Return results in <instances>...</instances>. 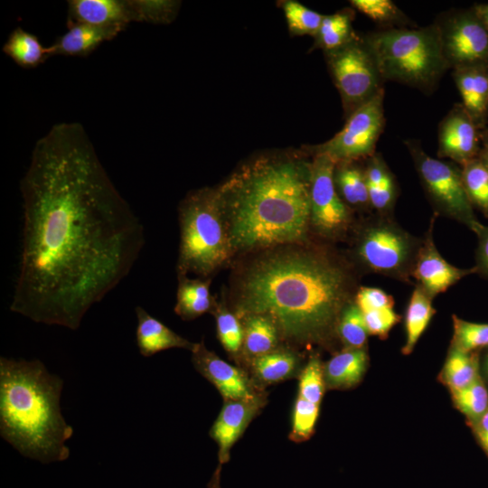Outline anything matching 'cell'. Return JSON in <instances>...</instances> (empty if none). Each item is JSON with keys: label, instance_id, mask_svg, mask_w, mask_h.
<instances>
[{"label": "cell", "instance_id": "2e32d148", "mask_svg": "<svg viewBox=\"0 0 488 488\" xmlns=\"http://www.w3.org/2000/svg\"><path fill=\"white\" fill-rule=\"evenodd\" d=\"M266 403V396L245 400H224V405L214 421L210 435L219 446V464L230 461L232 446Z\"/></svg>", "mask_w": 488, "mask_h": 488}, {"label": "cell", "instance_id": "e575fe53", "mask_svg": "<svg viewBox=\"0 0 488 488\" xmlns=\"http://www.w3.org/2000/svg\"><path fill=\"white\" fill-rule=\"evenodd\" d=\"M452 346L464 352L488 347V324L473 323L453 315Z\"/></svg>", "mask_w": 488, "mask_h": 488}, {"label": "cell", "instance_id": "836d02e7", "mask_svg": "<svg viewBox=\"0 0 488 488\" xmlns=\"http://www.w3.org/2000/svg\"><path fill=\"white\" fill-rule=\"evenodd\" d=\"M452 395L456 407L472 421L477 422L488 409V392L479 377Z\"/></svg>", "mask_w": 488, "mask_h": 488}, {"label": "cell", "instance_id": "74e56055", "mask_svg": "<svg viewBox=\"0 0 488 488\" xmlns=\"http://www.w3.org/2000/svg\"><path fill=\"white\" fill-rule=\"evenodd\" d=\"M283 8L291 32L296 34L315 36L324 15L296 1H286Z\"/></svg>", "mask_w": 488, "mask_h": 488}, {"label": "cell", "instance_id": "7bdbcfd3", "mask_svg": "<svg viewBox=\"0 0 488 488\" xmlns=\"http://www.w3.org/2000/svg\"><path fill=\"white\" fill-rule=\"evenodd\" d=\"M477 237L475 274L488 279V226L481 224L474 232Z\"/></svg>", "mask_w": 488, "mask_h": 488}, {"label": "cell", "instance_id": "4316f807", "mask_svg": "<svg viewBox=\"0 0 488 488\" xmlns=\"http://www.w3.org/2000/svg\"><path fill=\"white\" fill-rule=\"evenodd\" d=\"M252 371L258 382L272 384L293 377L299 366V358L294 352L276 349L252 360Z\"/></svg>", "mask_w": 488, "mask_h": 488}, {"label": "cell", "instance_id": "8d00e7d4", "mask_svg": "<svg viewBox=\"0 0 488 488\" xmlns=\"http://www.w3.org/2000/svg\"><path fill=\"white\" fill-rule=\"evenodd\" d=\"M319 405L297 395L292 416L289 438L294 442L308 440L313 435L319 415Z\"/></svg>", "mask_w": 488, "mask_h": 488}, {"label": "cell", "instance_id": "ac0fdd59", "mask_svg": "<svg viewBox=\"0 0 488 488\" xmlns=\"http://www.w3.org/2000/svg\"><path fill=\"white\" fill-rule=\"evenodd\" d=\"M68 20L96 26L127 27L135 22L129 0H70Z\"/></svg>", "mask_w": 488, "mask_h": 488}, {"label": "cell", "instance_id": "7dc6e473", "mask_svg": "<svg viewBox=\"0 0 488 488\" xmlns=\"http://www.w3.org/2000/svg\"><path fill=\"white\" fill-rule=\"evenodd\" d=\"M221 465L219 464L208 483V488H221Z\"/></svg>", "mask_w": 488, "mask_h": 488}, {"label": "cell", "instance_id": "277c9868", "mask_svg": "<svg viewBox=\"0 0 488 488\" xmlns=\"http://www.w3.org/2000/svg\"><path fill=\"white\" fill-rule=\"evenodd\" d=\"M62 386L38 360L0 358V432L23 455L43 464L70 456L73 428L61 414Z\"/></svg>", "mask_w": 488, "mask_h": 488}, {"label": "cell", "instance_id": "4fadbf2b", "mask_svg": "<svg viewBox=\"0 0 488 488\" xmlns=\"http://www.w3.org/2000/svg\"><path fill=\"white\" fill-rule=\"evenodd\" d=\"M438 216L433 213L427 232L422 238L411 277L434 298L446 292L464 277L475 274L474 267L460 268L446 261L434 241V226Z\"/></svg>", "mask_w": 488, "mask_h": 488}, {"label": "cell", "instance_id": "83f0119b", "mask_svg": "<svg viewBox=\"0 0 488 488\" xmlns=\"http://www.w3.org/2000/svg\"><path fill=\"white\" fill-rule=\"evenodd\" d=\"M352 17L353 13L348 9L324 15L315 34L317 46L330 52L352 40L356 36L352 25Z\"/></svg>", "mask_w": 488, "mask_h": 488}, {"label": "cell", "instance_id": "603a6c76", "mask_svg": "<svg viewBox=\"0 0 488 488\" xmlns=\"http://www.w3.org/2000/svg\"><path fill=\"white\" fill-rule=\"evenodd\" d=\"M209 279H191L178 276V287L174 312L183 320L195 319L214 308V299L210 293Z\"/></svg>", "mask_w": 488, "mask_h": 488}, {"label": "cell", "instance_id": "5bb4252c", "mask_svg": "<svg viewBox=\"0 0 488 488\" xmlns=\"http://www.w3.org/2000/svg\"><path fill=\"white\" fill-rule=\"evenodd\" d=\"M482 133L462 103H455L439 124L437 156L460 166L477 158Z\"/></svg>", "mask_w": 488, "mask_h": 488}, {"label": "cell", "instance_id": "e0dca14e", "mask_svg": "<svg viewBox=\"0 0 488 488\" xmlns=\"http://www.w3.org/2000/svg\"><path fill=\"white\" fill-rule=\"evenodd\" d=\"M488 65L452 70L462 105L481 131L488 122Z\"/></svg>", "mask_w": 488, "mask_h": 488}, {"label": "cell", "instance_id": "30bf717a", "mask_svg": "<svg viewBox=\"0 0 488 488\" xmlns=\"http://www.w3.org/2000/svg\"><path fill=\"white\" fill-rule=\"evenodd\" d=\"M336 162L315 154L311 162L310 229L321 240L334 242L351 234L353 211L339 195L333 180Z\"/></svg>", "mask_w": 488, "mask_h": 488}, {"label": "cell", "instance_id": "52a82bcc", "mask_svg": "<svg viewBox=\"0 0 488 488\" xmlns=\"http://www.w3.org/2000/svg\"><path fill=\"white\" fill-rule=\"evenodd\" d=\"M348 258L360 273H372L410 283L422 243L392 215L376 212L355 223Z\"/></svg>", "mask_w": 488, "mask_h": 488}, {"label": "cell", "instance_id": "484cf974", "mask_svg": "<svg viewBox=\"0 0 488 488\" xmlns=\"http://www.w3.org/2000/svg\"><path fill=\"white\" fill-rule=\"evenodd\" d=\"M432 301L433 298L429 295L420 286H416L406 310V342L402 348L403 354L407 355L412 352L418 341L436 314Z\"/></svg>", "mask_w": 488, "mask_h": 488}, {"label": "cell", "instance_id": "681fc988", "mask_svg": "<svg viewBox=\"0 0 488 488\" xmlns=\"http://www.w3.org/2000/svg\"><path fill=\"white\" fill-rule=\"evenodd\" d=\"M487 70H488V67H487Z\"/></svg>", "mask_w": 488, "mask_h": 488}, {"label": "cell", "instance_id": "ab89813d", "mask_svg": "<svg viewBox=\"0 0 488 488\" xmlns=\"http://www.w3.org/2000/svg\"><path fill=\"white\" fill-rule=\"evenodd\" d=\"M368 190L373 212L392 215L398 197V183L392 172L380 184Z\"/></svg>", "mask_w": 488, "mask_h": 488}, {"label": "cell", "instance_id": "6da1fadb", "mask_svg": "<svg viewBox=\"0 0 488 488\" xmlns=\"http://www.w3.org/2000/svg\"><path fill=\"white\" fill-rule=\"evenodd\" d=\"M20 189L22 251L10 309L77 330L130 272L143 225L79 123L54 125L36 142Z\"/></svg>", "mask_w": 488, "mask_h": 488}, {"label": "cell", "instance_id": "7a4b0ae2", "mask_svg": "<svg viewBox=\"0 0 488 488\" xmlns=\"http://www.w3.org/2000/svg\"><path fill=\"white\" fill-rule=\"evenodd\" d=\"M249 255L235 271V314L266 315L295 344H329L361 286V273L348 256L311 240Z\"/></svg>", "mask_w": 488, "mask_h": 488}, {"label": "cell", "instance_id": "4dcf8cb0", "mask_svg": "<svg viewBox=\"0 0 488 488\" xmlns=\"http://www.w3.org/2000/svg\"><path fill=\"white\" fill-rule=\"evenodd\" d=\"M464 186L473 207L488 218V170L477 157L461 165Z\"/></svg>", "mask_w": 488, "mask_h": 488}, {"label": "cell", "instance_id": "9a60e30c", "mask_svg": "<svg viewBox=\"0 0 488 488\" xmlns=\"http://www.w3.org/2000/svg\"><path fill=\"white\" fill-rule=\"evenodd\" d=\"M192 353L194 368L215 386L224 400H249L261 394L242 370L208 350L202 341Z\"/></svg>", "mask_w": 488, "mask_h": 488}, {"label": "cell", "instance_id": "c3c4849f", "mask_svg": "<svg viewBox=\"0 0 488 488\" xmlns=\"http://www.w3.org/2000/svg\"><path fill=\"white\" fill-rule=\"evenodd\" d=\"M485 367H486V371L488 372V353H487V355L485 357Z\"/></svg>", "mask_w": 488, "mask_h": 488}, {"label": "cell", "instance_id": "bcb514c9", "mask_svg": "<svg viewBox=\"0 0 488 488\" xmlns=\"http://www.w3.org/2000/svg\"><path fill=\"white\" fill-rule=\"evenodd\" d=\"M474 8L488 31V4L474 5Z\"/></svg>", "mask_w": 488, "mask_h": 488}, {"label": "cell", "instance_id": "d6986e66", "mask_svg": "<svg viewBox=\"0 0 488 488\" xmlns=\"http://www.w3.org/2000/svg\"><path fill=\"white\" fill-rule=\"evenodd\" d=\"M67 32L50 45L52 56H88L104 42L114 39L126 27L96 26L67 20Z\"/></svg>", "mask_w": 488, "mask_h": 488}, {"label": "cell", "instance_id": "f546056e", "mask_svg": "<svg viewBox=\"0 0 488 488\" xmlns=\"http://www.w3.org/2000/svg\"><path fill=\"white\" fill-rule=\"evenodd\" d=\"M352 5L380 29L410 27L411 20L391 0H352Z\"/></svg>", "mask_w": 488, "mask_h": 488}, {"label": "cell", "instance_id": "b9f144b4", "mask_svg": "<svg viewBox=\"0 0 488 488\" xmlns=\"http://www.w3.org/2000/svg\"><path fill=\"white\" fill-rule=\"evenodd\" d=\"M354 302L361 311L394 307L393 297L377 287L360 286Z\"/></svg>", "mask_w": 488, "mask_h": 488}, {"label": "cell", "instance_id": "9c48e42d", "mask_svg": "<svg viewBox=\"0 0 488 488\" xmlns=\"http://www.w3.org/2000/svg\"><path fill=\"white\" fill-rule=\"evenodd\" d=\"M325 53L347 117L384 90L385 81L363 37L356 35L346 44Z\"/></svg>", "mask_w": 488, "mask_h": 488}, {"label": "cell", "instance_id": "44dd1931", "mask_svg": "<svg viewBox=\"0 0 488 488\" xmlns=\"http://www.w3.org/2000/svg\"><path fill=\"white\" fill-rule=\"evenodd\" d=\"M364 161H343L335 164L333 180L343 202L354 211L371 214L372 211Z\"/></svg>", "mask_w": 488, "mask_h": 488}, {"label": "cell", "instance_id": "d590c367", "mask_svg": "<svg viewBox=\"0 0 488 488\" xmlns=\"http://www.w3.org/2000/svg\"><path fill=\"white\" fill-rule=\"evenodd\" d=\"M324 392V366L318 355H312L301 371L298 394L316 405L321 404Z\"/></svg>", "mask_w": 488, "mask_h": 488}, {"label": "cell", "instance_id": "f35d334b", "mask_svg": "<svg viewBox=\"0 0 488 488\" xmlns=\"http://www.w3.org/2000/svg\"><path fill=\"white\" fill-rule=\"evenodd\" d=\"M135 22L168 23L174 17L177 4L170 1L129 0Z\"/></svg>", "mask_w": 488, "mask_h": 488}, {"label": "cell", "instance_id": "7402d4cb", "mask_svg": "<svg viewBox=\"0 0 488 488\" xmlns=\"http://www.w3.org/2000/svg\"><path fill=\"white\" fill-rule=\"evenodd\" d=\"M368 363L364 348H346L332 357L324 366V382L332 389H346L357 384Z\"/></svg>", "mask_w": 488, "mask_h": 488}, {"label": "cell", "instance_id": "5b68a950", "mask_svg": "<svg viewBox=\"0 0 488 488\" xmlns=\"http://www.w3.org/2000/svg\"><path fill=\"white\" fill-rule=\"evenodd\" d=\"M363 39L385 82H398L428 94L449 69L434 23L425 27L378 29Z\"/></svg>", "mask_w": 488, "mask_h": 488}, {"label": "cell", "instance_id": "f6af8a7d", "mask_svg": "<svg viewBox=\"0 0 488 488\" xmlns=\"http://www.w3.org/2000/svg\"><path fill=\"white\" fill-rule=\"evenodd\" d=\"M478 158L482 161L488 170V130L485 129L482 133V147Z\"/></svg>", "mask_w": 488, "mask_h": 488}, {"label": "cell", "instance_id": "d4e9b609", "mask_svg": "<svg viewBox=\"0 0 488 488\" xmlns=\"http://www.w3.org/2000/svg\"><path fill=\"white\" fill-rule=\"evenodd\" d=\"M243 320V350L253 360L277 349L279 336L273 321L263 314H249Z\"/></svg>", "mask_w": 488, "mask_h": 488}, {"label": "cell", "instance_id": "ba28073f", "mask_svg": "<svg viewBox=\"0 0 488 488\" xmlns=\"http://www.w3.org/2000/svg\"><path fill=\"white\" fill-rule=\"evenodd\" d=\"M404 144L434 213L458 221L474 232L482 224L466 194L461 166L427 155L418 140Z\"/></svg>", "mask_w": 488, "mask_h": 488}, {"label": "cell", "instance_id": "d6a6232c", "mask_svg": "<svg viewBox=\"0 0 488 488\" xmlns=\"http://www.w3.org/2000/svg\"><path fill=\"white\" fill-rule=\"evenodd\" d=\"M346 348L362 349L364 348L369 332L366 327L361 311L355 302L349 304L343 310L337 329Z\"/></svg>", "mask_w": 488, "mask_h": 488}, {"label": "cell", "instance_id": "cb8c5ba5", "mask_svg": "<svg viewBox=\"0 0 488 488\" xmlns=\"http://www.w3.org/2000/svg\"><path fill=\"white\" fill-rule=\"evenodd\" d=\"M3 52L24 69L35 68L52 56L50 46H43L36 35L22 27H16L11 32L3 46Z\"/></svg>", "mask_w": 488, "mask_h": 488}, {"label": "cell", "instance_id": "f1b7e54d", "mask_svg": "<svg viewBox=\"0 0 488 488\" xmlns=\"http://www.w3.org/2000/svg\"><path fill=\"white\" fill-rule=\"evenodd\" d=\"M475 354L452 346L443 369V379L451 391L461 389L478 378Z\"/></svg>", "mask_w": 488, "mask_h": 488}, {"label": "cell", "instance_id": "ee69618b", "mask_svg": "<svg viewBox=\"0 0 488 488\" xmlns=\"http://www.w3.org/2000/svg\"><path fill=\"white\" fill-rule=\"evenodd\" d=\"M476 433L488 455V409L476 422Z\"/></svg>", "mask_w": 488, "mask_h": 488}, {"label": "cell", "instance_id": "ffe728a7", "mask_svg": "<svg viewBox=\"0 0 488 488\" xmlns=\"http://www.w3.org/2000/svg\"><path fill=\"white\" fill-rule=\"evenodd\" d=\"M136 343L141 355L149 357L172 348H183L192 352L197 346V343H192L177 334L143 307L136 306Z\"/></svg>", "mask_w": 488, "mask_h": 488}, {"label": "cell", "instance_id": "7c38bea8", "mask_svg": "<svg viewBox=\"0 0 488 488\" xmlns=\"http://www.w3.org/2000/svg\"><path fill=\"white\" fill-rule=\"evenodd\" d=\"M434 23L449 69L488 65V31L474 6L442 13Z\"/></svg>", "mask_w": 488, "mask_h": 488}, {"label": "cell", "instance_id": "1f68e13d", "mask_svg": "<svg viewBox=\"0 0 488 488\" xmlns=\"http://www.w3.org/2000/svg\"><path fill=\"white\" fill-rule=\"evenodd\" d=\"M215 318L218 338L224 349L237 355L243 348L244 331L239 318L223 305H215Z\"/></svg>", "mask_w": 488, "mask_h": 488}, {"label": "cell", "instance_id": "3957f363", "mask_svg": "<svg viewBox=\"0 0 488 488\" xmlns=\"http://www.w3.org/2000/svg\"><path fill=\"white\" fill-rule=\"evenodd\" d=\"M311 177V162L267 155L217 187L232 255L310 241Z\"/></svg>", "mask_w": 488, "mask_h": 488}, {"label": "cell", "instance_id": "60d3db41", "mask_svg": "<svg viewBox=\"0 0 488 488\" xmlns=\"http://www.w3.org/2000/svg\"><path fill=\"white\" fill-rule=\"evenodd\" d=\"M369 334L385 339L392 327L400 320L393 307L361 311Z\"/></svg>", "mask_w": 488, "mask_h": 488}, {"label": "cell", "instance_id": "8fae6325", "mask_svg": "<svg viewBox=\"0 0 488 488\" xmlns=\"http://www.w3.org/2000/svg\"><path fill=\"white\" fill-rule=\"evenodd\" d=\"M383 103L384 90L352 112L334 136L314 147V155H325L336 163L373 155L385 127Z\"/></svg>", "mask_w": 488, "mask_h": 488}, {"label": "cell", "instance_id": "8992f818", "mask_svg": "<svg viewBox=\"0 0 488 488\" xmlns=\"http://www.w3.org/2000/svg\"><path fill=\"white\" fill-rule=\"evenodd\" d=\"M178 213L177 276L192 273L206 279L233 257L216 188L188 193Z\"/></svg>", "mask_w": 488, "mask_h": 488}]
</instances>
